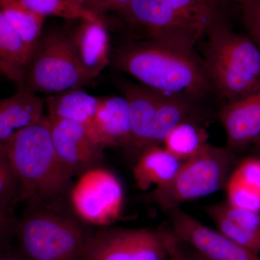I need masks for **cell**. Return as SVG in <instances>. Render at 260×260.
Masks as SVG:
<instances>
[{
  "label": "cell",
  "instance_id": "obj_26",
  "mask_svg": "<svg viewBox=\"0 0 260 260\" xmlns=\"http://www.w3.org/2000/svg\"><path fill=\"white\" fill-rule=\"evenodd\" d=\"M21 184L8 156L5 143H0V210L13 211L20 203Z\"/></svg>",
  "mask_w": 260,
  "mask_h": 260
},
{
  "label": "cell",
  "instance_id": "obj_4",
  "mask_svg": "<svg viewBox=\"0 0 260 260\" xmlns=\"http://www.w3.org/2000/svg\"><path fill=\"white\" fill-rule=\"evenodd\" d=\"M206 34L203 61L213 90L225 103L254 90L260 84V49L255 43L228 23L214 26Z\"/></svg>",
  "mask_w": 260,
  "mask_h": 260
},
{
  "label": "cell",
  "instance_id": "obj_18",
  "mask_svg": "<svg viewBox=\"0 0 260 260\" xmlns=\"http://www.w3.org/2000/svg\"><path fill=\"white\" fill-rule=\"evenodd\" d=\"M102 98L81 90L72 88L52 94L46 99L50 119H64L79 123L90 135L94 118Z\"/></svg>",
  "mask_w": 260,
  "mask_h": 260
},
{
  "label": "cell",
  "instance_id": "obj_19",
  "mask_svg": "<svg viewBox=\"0 0 260 260\" xmlns=\"http://www.w3.org/2000/svg\"><path fill=\"white\" fill-rule=\"evenodd\" d=\"M32 54L0 11V73L23 87Z\"/></svg>",
  "mask_w": 260,
  "mask_h": 260
},
{
  "label": "cell",
  "instance_id": "obj_16",
  "mask_svg": "<svg viewBox=\"0 0 260 260\" xmlns=\"http://www.w3.org/2000/svg\"><path fill=\"white\" fill-rule=\"evenodd\" d=\"M44 101L29 90L20 89L12 96L0 99V143H5L44 116Z\"/></svg>",
  "mask_w": 260,
  "mask_h": 260
},
{
  "label": "cell",
  "instance_id": "obj_5",
  "mask_svg": "<svg viewBox=\"0 0 260 260\" xmlns=\"http://www.w3.org/2000/svg\"><path fill=\"white\" fill-rule=\"evenodd\" d=\"M237 162L230 149L208 143L192 158L183 161L167 184L148 191L146 198L165 212L225 188Z\"/></svg>",
  "mask_w": 260,
  "mask_h": 260
},
{
  "label": "cell",
  "instance_id": "obj_17",
  "mask_svg": "<svg viewBox=\"0 0 260 260\" xmlns=\"http://www.w3.org/2000/svg\"><path fill=\"white\" fill-rule=\"evenodd\" d=\"M182 162L164 147L149 146L140 152L133 168L135 183L143 191L164 185L175 177Z\"/></svg>",
  "mask_w": 260,
  "mask_h": 260
},
{
  "label": "cell",
  "instance_id": "obj_29",
  "mask_svg": "<svg viewBox=\"0 0 260 260\" xmlns=\"http://www.w3.org/2000/svg\"><path fill=\"white\" fill-rule=\"evenodd\" d=\"M17 220L14 212L0 210V251L12 246L15 240Z\"/></svg>",
  "mask_w": 260,
  "mask_h": 260
},
{
  "label": "cell",
  "instance_id": "obj_10",
  "mask_svg": "<svg viewBox=\"0 0 260 260\" xmlns=\"http://www.w3.org/2000/svg\"><path fill=\"white\" fill-rule=\"evenodd\" d=\"M171 230L181 242L207 260H260L259 254L239 245L181 208L167 212Z\"/></svg>",
  "mask_w": 260,
  "mask_h": 260
},
{
  "label": "cell",
  "instance_id": "obj_33",
  "mask_svg": "<svg viewBox=\"0 0 260 260\" xmlns=\"http://www.w3.org/2000/svg\"><path fill=\"white\" fill-rule=\"evenodd\" d=\"M131 1L132 0H107L104 8V13L119 11Z\"/></svg>",
  "mask_w": 260,
  "mask_h": 260
},
{
  "label": "cell",
  "instance_id": "obj_35",
  "mask_svg": "<svg viewBox=\"0 0 260 260\" xmlns=\"http://www.w3.org/2000/svg\"><path fill=\"white\" fill-rule=\"evenodd\" d=\"M224 1H225L227 4H236L242 7L243 5L249 4V3L256 1V0H224Z\"/></svg>",
  "mask_w": 260,
  "mask_h": 260
},
{
  "label": "cell",
  "instance_id": "obj_23",
  "mask_svg": "<svg viewBox=\"0 0 260 260\" xmlns=\"http://www.w3.org/2000/svg\"><path fill=\"white\" fill-rule=\"evenodd\" d=\"M181 14L203 25L206 32L220 24L227 23L224 0H160Z\"/></svg>",
  "mask_w": 260,
  "mask_h": 260
},
{
  "label": "cell",
  "instance_id": "obj_12",
  "mask_svg": "<svg viewBox=\"0 0 260 260\" xmlns=\"http://www.w3.org/2000/svg\"><path fill=\"white\" fill-rule=\"evenodd\" d=\"M219 118L226 133L228 148L242 151L260 139V84L240 99L225 103Z\"/></svg>",
  "mask_w": 260,
  "mask_h": 260
},
{
  "label": "cell",
  "instance_id": "obj_13",
  "mask_svg": "<svg viewBox=\"0 0 260 260\" xmlns=\"http://www.w3.org/2000/svg\"><path fill=\"white\" fill-rule=\"evenodd\" d=\"M68 38L80 69L92 81L110 61V41L104 22L81 20Z\"/></svg>",
  "mask_w": 260,
  "mask_h": 260
},
{
  "label": "cell",
  "instance_id": "obj_30",
  "mask_svg": "<svg viewBox=\"0 0 260 260\" xmlns=\"http://www.w3.org/2000/svg\"><path fill=\"white\" fill-rule=\"evenodd\" d=\"M167 247V260H189L182 242L171 229H160Z\"/></svg>",
  "mask_w": 260,
  "mask_h": 260
},
{
  "label": "cell",
  "instance_id": "obj_38",
  "mask_svg": "<svg viewBox=\"0 0 260 260\" xmlns=\"http://www.w3.org/2000/svg\"><path fill=\"white\" fill-rule=\"evenodd\" d=\"M254 145H256V148H257L258 150H259V153H260V139L259 140H258V141L256 142V143Z\"/></svg>",
  "mask_w": 260,
  "mask_h": 260
},
{
  "label": "cell",
  "instance_id": "obj_6",
  "mask_svg": "<svg viewBox=\"0 0 260 260\" xmlns=\"http://www.w3.org/2000/svg\"><path fill=\"white\" fill-rule=\"evenodd\" d=\"M89 82L76 60L68 35L51 31L42 36L20 89L54 94L80 88Z\"/></svg>",
  "mask_w": 260,
  "mask_h": 260
},
{
  "label": "cell",
  "instance_id": "obj_24",
  "mask_svg": "<svg viewBox=\"0 0 260 260\" xmlns=\"http://www.w3.org/2000/svg\"><path fill=\"white\" fill-rule=\"evenodd\" d=\"M25 8L38 15L47 18L58 17L68 20L104 22L99 16L83 7L71 3L69 0H18Z\"/></svg>",
  "mask_w": 260,
  "mask_h": 260
},
{
  "label": "cell",
  "instance_id": "obj_20",
  "mask_svg": "<svg viewBox=\"0 0 260 260\" xmlns=\"http://www.w3.org/2000/svg\"><path fill=\"white\" fill-rule=\"evenodd\" d=\"M197 102L158 93V105L154 127L153 145L162 144L176 126L185 121L200 122Z\"/></svg>",
  "mask_w": 260,
  "mask_h": 260
},
{
  "label": "cell",
  "instance_id": "obj_27",
  "mask_svg": "<svg viewBox=\"0 0 260 260\" xmlns=\"http://www.w3.org/2000/svg\"><path fill=\"white\" fill-rule=\"evenodd\" d=\"M229 181L260 194V158L250 157L239 162L233 170Z\"/></svg>",
  "mask_w": 260,
  "mask_h": 260
},
{
  "label": "cell",
  "instance_id": "obj_28",
  "mask_svg": "<svg viewBox=\"0 0 260 260\" xmlns=\"http://www.w3.org/2000/svg\"><path fill=\"white\" fill-rule=\"evenodd\" d=\"M243 24L249 38L260 49V0L240 7Z\"/></svg>",
  "mask_w": 260,
  "mask_h": 260
},
{
  "label": "cell",
  "instance_id": "obj_2",
  "mask_svg": "<svg viewBox=\"0 0 260 260\" xmlns=\"http://www.w3.org/2000/svg\"><path fill=\"white\" fill-rule=\"evenodd\" d=\"M5 144L21 184L20 203L59 201L70 181L56 158L48 116L20 130Z\"/></svg>",
  "mask_w": 260,
  "mask_h": 260
},
{
  "label": "cell",
  "instance_id": "obj_14",
  "mask_svg": "<svg viewBox=\"0 0 260 260\" xmlns=\"http://www.w3.org/2000/svg\"><path fill=\"white\" fill-rule=\"evenodd\" d=\"M90 136L103 149L132 148L129 107L125 98L114 95L101 99Z\"/></svg>",
  "mask_w": 260,
  "mask_h": 260
},
{
  "label": "cell",
  "instance_id": "obj_31",
  "mask_svg": "<svg viewBox=\"0 0 260 260\" xmlns=\"http://www.w3.org/2000/svg\"><path fill=\"white\" fill-rule=\"evenodd\" d=\"M107 2V0H86L84 8L102 17L104 14V8Z\"/></svg>",
  "mask_w": 260,
  "mask_h": 260
},
{
  "label": "cell",
  "instance_id": "obj_36",
  "mask_svg": "<svg viewBox=\"0 0 260 260\" xmlns=\"http://www.w3.org/2000/svg\"><path fill=\"white\" fill-rule=\"evenodd\" d=\"M69 1L74 3L75 5H79V6L83 7L84 8V5H85L86 0H69Z\"/></svg>",
  "mask_w": 260,
  "mask_h": 260
},
{
  "label": "cell",
  "instance_id": "obj_22",
  "mask_svg": "<svg viewBox=\"0 0 260 260\" xmlns=\"http://www.w3.org/2000/svg\"><path fill=\"white\" fill-rule=\"evenodd\" d=\"M208 132L197 121H185L176 126L162 144L181 161L192 158L208 144Z\"/></svg>",
  "mask_w": 260,
  "mask_h": 260
},
{
  "label": "cell",
  "instance_id": "obj_11",
  "mask_svg": "<svg viewBox=\"0 0 260 260\" xmlns=\"http://www.w3.org/2000/svg\"><path fill=\"white\" fill-rule=\"evenodd\" d=\"M49 119L56 158L68 180L100 167L104 149L94 141L85 126L75 121Z\"/></svg>",
  "mask_w": 260,
  "mask_h": 260
},
{
  "label": "cell",
  "instance_id": "obj_21",
  "mask_svg": "<svg viewBox=\"0 0 260 260\" xmlns=\"http://www.w3.org/2000/svg\"><path fill=\"white\" fill-rule=\"evenodd\" d=\"M0 11L34 54L42 37L45 17L30 11L18 0H0Z\"/></svg>",
  "mask_w": 260,
  "mask_h": 260
},
{
  "label": "cell",
  "instance_id": "obj_7",
  "mask_svg": "<svg viewBox=\"0 0 260 260\" xmlns=\"http://www.w3.org/2000/svg\"><path fill=\"white\" fill-rule=\"evenodd\" d=\"M126 23L139 29L147 40L194 50L206 34L203 25L160 0H132L118 11Z\"/></svg>",
  "mask_w": 260,
  "mask_h": 260
},
{
  "label": "cell",
  "instance_id": "obj_32",
  "mask_svg": "<svg viewBox=\"0 0 260 260\" xmlns=\"http://www.w3.org/2000/svg\"><path fill=\"white\" fill-rule=\"evenodd\" d=\"M0 260H27L13 246L0 251Z\"/></svg>",
  "mask_w": 260,
  "mask_h": 260
},
{
  "label": "cell",
  "instance_id": "obj_34",
  "mask_svg": "<svg viewBox=\"0 0 260 260\" xmlns=\"http://www.w3.org/2000/svg\"><path fill=\"white\" fill-rule=\"evenodd\" d=\"M184 245V249H185L186 254H187L189 260H207L203 257L200 254H198L197 251H195L194 249H191L189 246L186 245L185 244L182 243Z\"/></svg>",
  "mask_w": 260,
  "mask_h": 260
},
{
  "label": "cell",
  "instance_id": "obj_15",
  "mask_svg": "<svg viewBox=\"0 0 260 260\" xmlns=\"http://www.w3.org/2000/svg\"><path fill=\"white\" fill-rule=\"evenodd\" d=\"M123 93L129 107L132 148L141 152L153 145L158 93L144 85L126 84L123 87Z\"/></svg>",
  "mask_w": 260,
  "mask_h": 260
},
{
  "label": "cell",
  "instance_id": "obj_1",
  "mask_svg": "<svg viewBox=\"0 0 260 260\" xmlns=\"http://www.w3.org/2000/svg\"><path fill=\"white\" fill-rule=\"evenodd\" d=\"M112 63L164 95L197 102L213 90L204 61L194 50L146 39L119 47Z\"/></svg>",
  "mask_w": 260,
  "mask_h": 260
},
{
  "label": "cell",
  "instance_id": "obj_9",
  "mask_svg": "<svg viewBox=\"0 0 260 260\" xmlns=\"http://www.w3.org/2000/svg\"><path fill=\"white\" fill-rule=\"evenodd\" d=\"M85 255L95 260H167L160 230L104 227L88 236Z\"/></svg>",
  "mask_w": 260,
  "mask_h": 260
},
{
  "label": "cell",
  "instance_id": "obj_3",
  "mask_svg": "<svg viewBox=\"0 0 260 260\" xmlns=\"http://www.w3.org/2000/svg\"><path fill=\"white\" fill-rule=\"evenodd\" d=\"M59 201L27 203L17 220L15 240L27 260H81L88 235Z\"/></svg>",
  "mask_w": 260,
  "mask_h": 260
},
{
  "label": "cell",
  "instance_id": "obj_25",
  "mask_svg": "<svg viewBox=\"0 0 260 260\" xmlns=\"http://www.w3.org/2000/svg\"><path fill=\"white\" fill-rule=\"evenodd\" d=\"M205 211L219 232L233 242L259 254L260 231H249L236 225L220 213L215 204L207 206Z\"/></svg>",
  "mask_w": 260,
  "mask_h": 260
},
{
  "label": "cell",
  "instance_id": "obj_37",
  "mask_svg": "<svg viewBox=\"0 0 260 260\" xmlns=\"http://www.w3.org/2000/svg\"><path fill=\"white\" fill-rule=\"evenodd\" d=\"M81 260H95V259H92V258L89 257V256L85 255V254H84V256H83V258H82Z\"/></svg>",
  "mask_w": 260,
  "mask_h": 260
},
{
  "label": "cell",
  "instance_id": "obj_8",
  "mask_svg": "<svg viewBox=\"0 0 260 260\" xmlns=\"http://www.w3.org/2000/svg\"><path fill=\"white\" fill-rule=\"evenodd\" d=\"M70 204L85 223L108 227L120 218L124 191L113 173L99 167L79 176L72 188Z\"/></svg>",
  "mask_w": 260,
  "mask_h": 260
}]
</instances>
